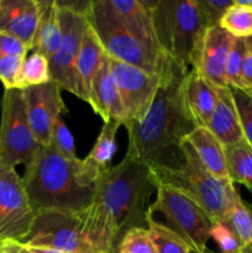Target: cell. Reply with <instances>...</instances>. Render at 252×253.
Here are the masks:
<instances>
[{"instance_id": "1", "label": "cell", "mask_w": 252, "mask_h": 253, "mask_svg": "<svg viewBox=\"0 0 252 253\" xmlns=\"http://www.w3.org/2000/svg\"><path fill=\"white\" fill-rule=\"evenodd\" d=\"M156 183L146 163L124 157L94 185L93 202L82 211V235L96 253H119L126 234L147 229L148 199Z\"/></svg>"}, {"instance_id": "2", "label": "cell", "mask_w": 252, "mask_h": 253, "mask_svg": "<svg viewBox=\"0 0 252 253\" xmlns=\"http://www.w3.org/2000/svg\"><path fill=\"white\" fill-rule=\"evenodd\" d=\"M189 71L162 53L158 71L160 84L147 114L138 123L126 125V157L148 165L162 152L179 146L198 127L184 98V82Z\"/></svg>"}, {"instance_id": "3", "label": "cell", "mask_w": 252, "mask_h": 253, "mask_svg": "<svg viewBox=\"0 0 252 253\" xmlns=\"http://www.w3.org/2000/svg\"><path fill=\"white\" fill-rule=\"evenodd\" d=\"M147 166L156 185L184 194L212 222L226 221L239 193L230 179H217L210 174L187 141L162 152Z\"/></svg>"}, {"instance_id": "4", "label": "cell", "mask_w": 252, "mask_h": 253, "mask_svg": "<svg viewBox=\"0 0 252 253\" xmlns=\"http://www.w3.org/2000/svg\"><path fill=\"white\" fill-rule=\"evenodd\" d=\"M79 161L67 160L51 145L40 147L22 177L35 214L46 210L81 212L90 205L94 188L79 182Z\"/></svg>"}, {"instance_id": "5", "label": "cell", "mask_w": 252, "mask_h": 253, "mask_svg": "<svg viewBox=\"0 0 252 253\" xmlns=\"http://www.w3.org/2000/svg\"><path fill=\"white\" fill-rule=\"evenodd\" d=\"M153 24L161 52L193 68L208 30L195 0H157Z\"/></svg>"}, {"instance_id": "6", "label": "cell", "mask_w": 252, "mask_h": 253, "mask_svg": "<svg viewBox=\"0 0 252 253\" xmlns=\"http://www.w3.org/2000/svg\"><path fill=\"white\" fill-rule=\"evenodd\" d=\"M85 17L110 58L138 67L150 74H158L162 53L156 54L143 46L126 29L108 0L89 2Z\"/></svg>"}, {"instance_id": "7", "label": "cell", "mask_w": 252, "mask_h": 253, "mask_svg": "<svg viewBox=\"0 0 252 253\" xmlns=\"http://www.w3.org/2000/svg\"><path fill=\"white\" fill-rule=\"evenodd\" d=\"M156 215H161L165 220L162 224L179 235L193 251L202 253L208 249L212 221L184 194L165 185H156V200L148 207L147 216Z\"/></svg>"}, {"instance_id": "8", "label": "cell", "mask_w": 252, "mask_h": 253, "mask_svg": "<svg viewBox=\"0 0 252 253\" xmlns=\"http://www.w3.org/2000/svg\"><path fill=\"white\" fill-rule=\"evenodd\" d=\"M41 145L37 142L30 126L24 90H4L0 116V166L26 167Z\"/></svg>"}, {"instance_id": "9", "label": "cell", "mask_w": 252, "mask_h": 253, "mask_svg": "<svg viewBox=\"0 0 252 253\" xmlns=\"http://www.w3.org/2000/svg\"><path fill=\"white\" fill-rule=\"evenodd\" d=\"M22 244L51 247L66 253L91 251L86 247L82 235V211L46 210L37 212Z\"/></svg>"}, {"instance_id": "10", "label": "cell", "mask_w": 252, "mask_h": 253, "mask_svg": "<svg viewBox=\"0 0 252 253\" xmlns=\"http://www.w3.org/2000/svg\"><path fill=\"white\" fill-rule=\"evenodd\" d=\"M57 4L59 6L62 41L58 51L48 59L51 81L62 90L76 95V64L88 21L85 12L76 11L62 1H57Z\"/></svg>"}, {"instance_id": "11", "label": "cell", "mask_w": 252, "mask_h": 253, "mask_svg": "<svg viewBox=\"0 0 252 253\" xmlns=\"http://www.w3.org/2000/svg\"><path fill=\"white\" fill-rule=\"evenodd\" d=\"M34 219L22 178L14 168L0 166V244L7 240L24 242Z\"/></svg>"}, {"instance_id": "12", "label": "cell", "mask_w": 252, "mask_h": 253, "mask_svg": "<svg viewBox=\"0 0 252 253\" xmlns=\"http://www.w3.org/2000/svg\"><path fill=\"white\" fill-rule=\"evenodd\" d=\"M110 67L125 110L124 126L138 123L152 104L160 84V74H150L138 67L113 58H110Z\"/></svg>"}, {"instance_id": "13", "label": "cell", "mask_w": 252, "mask_h": 253, "mask_svg": "<svg viewBox=\"0 0 252 253\" xmlns=\"http://www.w3.org/2000/svg\"><path fill=\"white\" fill-rule=\"evenodd\" d=\"M61 90L52 81L24 89L27 119L37 142L41 146L49 145L54 121L59 115L68 111Z\"/></svg>"}, {"instance_id": "14", "label": "cell", "mask_w": 252, "mask_h": 253, "mask_svg": "<svg viewBox=\"0 0 252 253\" xmlns=\"http://www.w3.org/2000/svg\"><path fill=\"white\" fill-rule=\"evenodd\" d=\"M235 37L220 26L207 30L193 68H197L215 88H226L225 67Z\"/></svg>"}, {"instance_id": "15", "label": "cell", "mask_w": 252, "mask_h": 253, "mask_svg": "<svg viewBox=\"0 0 252 253\" xmlns=\"http://www.w3.org/2000/svg\"><path fill=\"white\" fill-rule=\"evenodd\" d=\"M108 2L126 29L143 46L156 54L162 53L158 47L153 24V9L157 0H108Z\"/></svg>"}, {"instance_id": "16", "label": "cell", "mask_w": 252, "mask_h": 253, "mask_svg": "<svg viewBox=\"0 0 252 253\" xmlns=\"http://www.w3.org/2000/svg\"><path fill=\"white\" fill-rule=\"evenodd\" d=\"M40 15V0H0V31L21 40L31 51Z\"/></svg>"}, {"instance_id": "17", "label": "cell", "mask_w": 252, "mask_h": 253, "mask_svg": "<svg viewBox=\"0 0 252 253\" xmlns=\"http://www.w3.org/2000/svg\"><path fill=\"white\" fill-rule=\"evenodd\" d=\"M89 105L91 106L94 113L103 119L104 123L116 121L121 125L125 124V110L115 79L111 73L110 57L106 53L94 78Z\"/></svg>"}, {"instance_id": "18", "label": "cell", "mask_w": 252, "mask_h": 253, "mask_svg": "<svg viewBox=\"0 0 252 253\" xmlns=\"http://www.w3.org/2000/svg\"><path fill=\"white\" fill-rule=\"evenodd\" d=\"M121 124L104 123L93 148L84 160L79 161L78 179L82 185L94 188L96 180L111 167L110 162L116 152V133Z\"/></svg>"}, {"instance_id": "19", "label": "cell", "mask_w": 252, "mask_h": 253, "mask_svg": "<svg viewBox=\"0 0 252 253\" xmlns=\"http://www.w3.org/2000/svg\"><path fill=\"white\" fill-rule=\"evenodd\" d=\"M187 108L198 126L207 127L217 101L216 88L198 71L190 68L184 82Z\"/></svg>"}, {"instance_id": "20", "label": "cell", "mask_w": 252, "mask_h": 253, "mask_svg": "<svg viewBox=\"0 0 252 253\" xmlns=\"http://www.w3.org/2000/svg\"><path fill=\"white\" fill-rule=\"evenodd\" d=\"M104 56H105V51L101 47L94 30L88 24L76 64V96L88 104L90 99L91 85H93L94 78L98 73Z\"/></svg>"}, {"instance_id": "21", "label": "cell", "mask_w": 252, "mask_h": 253, "mask_svg": "<svg viewBox=\"0 0 252 253\" xmlns=\"http://www.w3.org/2000/svg\"><path fill=\"white\" fill-rule=\"evenodd\" d=\"M216 106L207 127L225 147V146L235 145L245 137L231 89L229 86L216 88Z\"/></svg>"}, {"instance_id": "22", "label": "cell", "mask_w": 252, "mask_h": 253, "mask_svg": "<svg viewBox=\"0 0 252 253\" xmlns=\"http://www.w3.org/2000/svg\"><path fill=\"white\" fill-rule=\"evenodd\" d=\"M208 172L217 179H229L225 148L219 140L205 126L195 127L184 138Z\"/></svg>"}, {"instance_id": "23", "label": "cell", "mask_w": 252, "mask_h": 253, "mask_svg": "<svg viewBox=\"0 0 252 253\" xmlns=\"http://www.w3.org/2000/svg\"><path fill=\"white\" fill-rule=\"evenodd\" d=\"M40 5L41 15L31 51L40 52L49 59L58 51L62 41L59 6L57 0H43Z\"/></svg>"}, {"instance_id": "24", "label": "cell", "mask_w": 252, "mask_h": 253, "mask_svg": "<svg viewBox=\"0 0 252 253\" xmlns=\"http://www.w3.org/2000/svg\"><path fill=\"white\" fill-rule=\"evenodd\" d=\"M224 148L229 179L245 185L252 193V147L244 138Z\"/></svg>"}, {"instance_id": "25", "label": "cell", "mask_w": 252, "mask_h": 253, "mask_svg": "<svg viewBox=\"0 0 252 253\" xmlns=\"http://www.w3.org/2000/svg\"><path fill=\"white\" fill-rule=\"evenodd\" d=\"M147 232L157 253H190L189 245L153 217L147 216Z\"/></svg>"}, {"instance_id": "26", "label": "cell", "mask_w": 252, "mask_h": 253, "mask_svg": "<svg viewBox=\"0 0 252 253\" xmlns=\"http://www.w3.org/2000/svg\"><path fill=\"white\" fill-rule=\"evenodd\" d=\"M219 26L235 39H249L252 36V6H246L234 0V4L220 20Z\"/></svg>"}, {"instance_id": "27", "label": "cell", "mask_w": 252, "mask_h": 253, "mask_svg": "<svg viewBox=\"0 0 252 253\" xmlns=\"http://www.w3.org/2000/svg\"><path fill=\"white\" fill-rule=\"evenodd\" d=\"M48 82H51L48 58L40 52L31 51V53L25 57L22 63L21 78H20L21 90L30 86L46 84Z\"/></svg>"}, {"instance_id": "28", "label": "cell", "mask_w": 252, "mask_h": 253, "mask_svg": "<svg viewBox=\"0 0 252 253\" xmlns=\"http://www.w3.org/2000/svg\"><path fill=\"white\" fill-rule=\"evenodd\" d=\"M227 224L230 225L240 241L244 245V249L252 242V219L250 215L249 209L246 208L244 200L241 199L240 194L235 199L234 205L231 208L229 216L226 219Z\"/></svg>"}, {"instance_id": "29", "label": "cell", "mask_w": 252, "mask_h": 253, "mask_svg": "<svg viewBox=\"0 0 252 253\" xmlns=\"http://www.w3.org/2000/svg\"><path fill=\"white\" fill-rule=\"evenodd\" d=\"M246 52L247 46L245 40L235 39L229 56H227L226 67H225V79H226V84L229 88L242 90L241 71Z\"/></svg>"}, {"instance_id": "30", "label": "cell", "mask_w": 252, "mask_h": 253, "mask_svg": "<svg viewBox=\"0 0 252 253\" xmlns=\"http://www.w3.org/2000/svg\"><path fill=\"white\" fill-rule=\"evenodd\" d=\"M49 145L57 151L61 156L69 161H77L78 157L76 155V145H74L73 136L69 131L68 126L63 120V115H59L56 119L52 127L51 142Z\"/></svg>"}, {"instance_id": "31", "label": "cell", "mask_w": 252, "mask_h": 253, "mask_svg": "<svg viewBox=\"0 0 252 253\" xmlns=\"http://www.w3.org/2000/svg\"><path fill=\"white\" fill-rule=\"evenodd\" d=\"M210 239L216 242L221 253H242L244 251V245L227 221L212 222Z\"/></svg>"}, {"instance_id": "32", "label": "cell", "mask_w": 252, "mask_h": 253, "mask_svg": "<svg viewBox=\"0 0 252 253\" xmlns=\"http://www.w3.org/2000/svg\"><path fill=\"white\" fill-rule=\"evenodd\" d=\"M231 93L239 114L244 137L252 147V94L240 89H231Z\"/></svg>"}, {"instance_id": "33", "label": "cell", "mask_w": 252, "mask_h": 253, "mask_svg": "<svg viewBox=\"0 0 252 253\" xmlns=\"http://www.w3.org/2000/svg\"><path fill=\"white\" fill-rule=\"evenodd\" d=\"M24 59L21 57H0V82L4 85L5 90L21 89L20 78Z\"/></svg>"}, {"instance_id": "34", "label": "cell", "mask_w": 252, "mask_h": 253, "mask_svg": "<svg viewBox=\"0 0 252 253\" xmlns=\"http://www.w3.org/2000/svg\"><path fill=\"white\" fill-rule=\"evenodd\" d=\"M198 9L204 19L208 29L219 26L226 10L234 4V0H195Z\"/></svg>"}, {"instance_id": "35", "label": "cell", "mask_w": 252, "mask_h": 253, "mask_svg": "<svg viewBox=\"0 0 252 253\" xmlns=\"http://www.w3.org/2000/svg\"><path fill=\"white\" fill-rule=\"evenodd\" d=\"M119 253H157L147 229H135L126 234L119 249Z\"/></svg>"}, {"instance_id": "36", "label": "cell", "mask_w": 252, "mask_h": 253, "mask_svg": "<svg viewBox=\"0 0 252 253\" xmlns=\"http://www.w3.org/2000/svg\"><path fill=\"white\" fill-rule=\"evenodd\" d=\"M30 48L17 37L6 32L0 31V57H25L29 54Z\"/></svg>"}, {"instance_id": "37", "label": "cell", "mask_w": 252, "mask_h": 253, "mask_svg": "<svg viewBox=\"0 0 252 253\" xmlns=\"http://www.w3.org/2000/svg\"><path fill=\"white\" fill-rule=\"evenodd\" d=\"M241 81L242 90L249 94H252V52L249 51V48H247V52L244 58V63H242Z\"/></svg>"}, {"instance_id": "38", "label": "cell", "mask_w": 252, "mask_h": 253, "mask_svg": "<svg viewBox=\"0 0 252 253\" xmlns=\"http://www.w3.org/2000/svg\"><path fill=\"white\" fill-rule=\"evenodd\" d=\"M0 253H34L27 245L20 241L7 240L0 244Z\"/></svg>"}, {"instance_id": "39", "label": "cell", "mask_w": 252, "mask_h": 253, "mask_svg": "<svg viewBox=\"0 0 252 253\" xmlns=\"http://www.w3.org/2000/svg\"><path fill=\"white\" fill-rule=\"evenodd\" d=\"M34 253H66L63 251H59V250L51 249V247H40V246H29Z\"/></svg>"}, {"instance_id": "40", "label": "cell", "mask_w": 252, "mask_h": 253, "mask_svg": "<svg viewBox=\"0 0 252 253\" xmlns=\"http://www.w3.org/2000/svg\"><path fill=\"white\" fill-rule=\"evenodd\" d=\"M245 42H246V46L249 48V51L252 52V36L249 37V39H245Z\"/></svg>"}, {"instance_id": "41", "label": "cell", "mask_w": 252, "mask_h": 253, "mask_svg": "<svg viewBox=\"0 0 252 253\" xmlns=\"http://www.w3.org/2000/svg\"><path fill=\"white\" fill-rule=\"evenodd\" d=\"M242 253H252V242L250 245H247L246 247H245Z\"/></svg>"}, {"instance_id": "42", "label": "cell", "mask_w": 252, "mask_h": 253, "mask_svg": "<svg viewBox=\"0 0 252 253\" xmlns=\"http://www.w3.org/2000/svg\"><path fill=\"white\" fill-rule=\"evenodd\" d=\"M245 204H246V208L249 209L250 215H251V219H252V204H250V203H247V202H245Z\"/></svg>"}, {"instance_id": "43", "label": "cell", "mask_w": 252, "mask_h": 253, "mask_svg": "<svg viewBox=\"0 0 252 253\" xmlns=\"http://www.w3.org/2000/svg\"><path fill=\"white\" fill-rule=\"evenodd\" d=\"M190 253H198V252L193 251V250H192V251H190ZM202 253H219V252H214V251H211V250H209V249H205ZM220 253H221V252H220Z\"/></svg>"}, {"instance_id": "44", "label": "cell", "mask_w": 252, "mask_h": 253, "mask_svg": "<svg viewBox=\"0 0 252 253\" xmlns=\"http://www.w3.org/2000/svg\"><path fill=\"white\" fill-rule=\"evenodd\" d=\"M77 253H96L94 251H81V252H77Z\"/></svg>"}]
</instances>
